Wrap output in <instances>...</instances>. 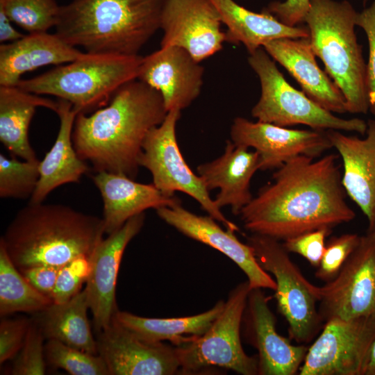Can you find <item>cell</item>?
<instances>
[{
  "mask_svg": "<svg viewBox=\"0 0 375 375\" xmlns=\"http://www.w3.org/2000/svg\"><path fill=\"white\" fill-rule=\"evenodd\" d=\"M144 212L128 219L97 245L90 258V273L84 289L96 330L101 331L112 322L118 311L116 283L124 252L141 231Z\"/></svg>",
  "mask_w": 375,
  "mask_h": 375,
  "instance_id": "obj_17",
  "label": "cell"
},
{
  "mask_svg": "<svg viewBox=\"0 0 375 375\" xmlns=\"http://www.w3.org/2000/svg\"><path fill=\"white\" fill-rule=\"evenodd\" d=\"M38 107L56 112L58 101L42 97L18 86L0 85V141L12 155L22 160H39L28 135Z\"/></svg>",
  "mask_w": 375,
  "mask_h": 375,
  "instance_id": "obj_27",
  "label": "cell"
},
{
  "mask_svg": "<svg viewBox=\"0 0 375 375\" xmlns=\"http://www.w3.org/2000/svg\"><path fill=\"white\" fill-rule=\"evenodd\" d=\"M318 310L324 323L375 315V233L368 231L338 276L319 287Z\"/></svg>",
  "mask_w": 375,
  "mask_h": 375,
  "instance_id": "obj_12",
  "label": "cell"
},
{
  "mask_svg": "<svg viewBox=\"0 0 375 375\" xmlns=\"http://www.w3.org/2000/svg\"><path fill=\"white\" fill-rule=\"evenodd\" d=\"M31 320L25 318L3 319L0 322V363L17 356L21 349Z\"/></svg>",
  "mask_w": 375,
  "mask_h": 375,
  "instance_id": "obj_39",
  "label": "cell"
},
{
  "mask_svg": "<svg viewBox=\"0 0 375 375\" xmlns=\"http://www.w3.org/2000/svg\"><path fill=\"white\" fill-rule=\"evenodd\" d=\"M59 268L38 265L19 269V272L35 290L52 300Z\"/></svg>",
  "mask_w": 375,
  "mask_h": 375,
  "instance_id": "obj_41",
  "label": "cell"
},
{
  "mask_svg": "<svg viewBox=\"0 0 375 375\" xmlns=\"http://www.w3.org/2000/svg\"><path fill=\"white\" fill-rule=\"evenodd\" d=\"M37 160H19L0 153V197L26 199L32 197L40 177Z\"/></svg>",
  "mask_w": 375,
  "mask_h": 375,
  "instance_id": "obj_32",
  "label": "cell"
},
{
  "mask_svg": "<svg viewBox=\"0 0 375 375\" xmlns=\"http://www.w3.org/2000/svg\"><path fill=\"white\" fill-rule=\"evenodd\" d=\"M262 47L290 73L311 100L333 113L347 112L342 92L318 66L308 38H279Z\"/></svg>",
  "mask_w": 375,
  "mask_h": 375,
  "instance_id": "obj_21",
  "label": "cell"
},
{
  "mask_svg": "<svg viewBox=\"0 0 375 375\" xmlns=\"http://www.w3.org/2000/svg\"><path fill=\"white\" fill-rule=\"evenodd\" d=\"M60 10L56 0H0V10L28 33L55 27Z\"/></svg>",
  "mask_w": 375,
  "mask_h": 375,
  "instance_id": "obj_31",
  "label": "cell"
},
{
  "mask_svg": "<svg viewBox=\"0 0 375 375\" xmlns=\"http://www.w3.org/2000/svg\"><path fill=\"white\" fill-rule=\"evenodd\" d=\"M105 233L102 218L59 203H29L15 215L1 237L17 269L60 267L90 257Z\"/></svg>",
  "mask_w": 375,
  "mask_h": 375,
  "instance_id": "obj_3",
  "label": "cell"
},
{
  "mask_svg": "<svg viewBox=\"0 0 375 375\" xmlns=\"http://www.w3.org/2000/svg\"><path fill=\"white\" fill-rule=\"evenodd\" d=\"M361 375H375V338L368 351Z\"/></svg>",
  "mask_w": 375,
  "mask_h": 375,
  "instance_id": "obj_43",
  "label": "cell"
},
{
  "mask_svg": "<svg viewBox=\"0 0 375 375\" xmlns=\"http://www.w3.org/2000/svg\"><path fill=\"white\" fill-rule=\"evenodd\" d=\"M204 68L181 47H161L143 57L138 79L158 91L167 112L188 107L199 95Z\"/></svg>",
  "mask_w": 375,
  "mask_h": 375,
  "instance_id": "obj_19",
  "label": "cell"
},
{
  "mask_svg": "<svg viewBox=\"0 0 375 375\" xmlns=\"http://www.w3.org/2000/svg\"><path fill=\"white\" fill-rule=\"evenodd\" d=\"M310 8V0H285L272 1L263 12L269 13L289 26H297L304 22Z\"/></svg>",
  "mask_w": 375,
  "mask_h": 375,
  "instance_id": "obj_40",
  "label": "cell"
},
{
  "mask_svg": "<svg viewBox=\"0 0 375 375\" xmlns=\"http://www.w3.org/2000/svg\"><path fill=\"white\" fill-rule=\"evenodd\" d=\"M158 216L185 236L205 244L226 256L245 274L251 289L275 291L273 277L258 262L253 248L242 243L235 231L224 230L211 216L197 215L181 203L156 210Z\"/></svg>",
  "mask_w": 375,
  "mask_h": 375,
  "instance_id": "obj_18",
  "label": "cell"
},
{
  "mask_svg": "<svg viewBox=\"0 0 375 375\" xmlns=\"http://www.w3.org/2000/svg\"><path fill=\"white\" fill-rule=\"evenodd\" d=\"M222 24L212 0H165L160 46L181 47L201 62L222 49L226 42Z\"/></svg>",
  "mask_w": 375,
  "mask_h": 375,
  "instance_id": "obj_14",
  "label": "cell"
},
{
  "mask_svg": "<svg viewBox=\"0 0 375 375\" xmlns=\"http://www.w3.org/2000/svg\"><path fill=\"white\" fill-rule=\"evenodd\" d=\"M165 0H72L60 6L56 33L86 53L138 55L160 27Z\"/></svg>",
  "mask_w": 375,
  "mask_h": 375,
  "instance_id": "obj_4",
  "label": "cell"
},
{
  "mask_svg": "<svg viewBox=\"0 0 375 375\" xmlns=\"http://www.w3.org/2000/svg\"><path fill=\"white\" fill-rule=\"evenodd\" d=\"M357 14L346 0H310L304 22L312 49L342 92L347 112L367 114V64L355 31Z\"/></svg>",
  "mask_w": 375,
  "mask_h": 375,
  "instance_id": "obj_5",
  "label": "cell"
},
{
  "mask_svg": "<svg viewBox=\"0 0 375 375\" xmlns=\"http://www.w3.org/2000/svg\"><path fill=\"white\" fill-rule=\"evenodd\" d=\"M260 169L258 153L228 140L221 156L197 166V172L210 192L219 191L215 200L222 209L229 206L235 215L250 203L251 178Z\"/></svg>",
  "mask_w": 375,
  "mask_h": 375,
  "instance_id": "obj_23",
  "label": "cell"
},
{
  "mask_svg": "<svg viewBox=\"0 0 375 375\" xmlns=\"http://www.w3.org/2000/svg\"><path fill=\"white\" fill-rule=\"evenodd\" d=\"M314 159L298 156L276 169L273 182L240 212L245 229L284 241L356 217L345 199L338 156Z\"/></svg>",
  "mask_w": 375,
  "mask_h": 375,
  "instance_id": "obj_1",
  "label": "cell"
},
{
  "mask_svg": "<svg viewBox=\"0 0 375 375\" xmlns=\"http://www.w3.org/2000/svg\"><path fill=\"white\" fill-rule=\"evenodd\" d=\"M225 301L220 300L210 310L192 316L149 318L118 310L115 320L138 338L151 342H170L178 346L205 333L221 313Z\"/></svg>",
  "mask_w": 375,
  "mask_h": 375,
  "instance_id": "obj_28",
  "label": "cell"
},
{
  "mask_svg": "<svg viewBox=\"0 0 375 375\" xmlns=\"http://www.w3.org/2000/svg\"><path fill=\"white\" fill-rule=\"evenodd\" d=\"M56 112L60 119L56 139L40 161V177L29 203L43 202L56 188L78 183L89 171L85 161L77 154L72 140L75 119L78 112L69 102L58 99Z\"/></svg>",
  "mask_w": 375,
  "mask_h": 375,
  "instance_id": "obj_25",
  "label": "cell"
},
{
  "mask_svg": "<svg viewBox=\"0 0 375 375\" xmlns=\"http://www.w3.org/2000/svg\"><path fill=\"white\" fill-rule=\"evenodd\" d=\"M45 338L35 320L31 321L24 344L14 358L12 375H43L47 362L44 354Z\"/></svg>",
  "mask_w": 375,
  "mask_h": 375,
  "instance_id": "obj_34",
  "label": "cell"
},
{
  "mask_svg": "<svg viewBox=\"0 0 375 375\" xmlns=\"http://www.w3.org/2000/svg\"><path fill=\"white\" fill-rule=\"evenodd\" d=\"M375 338V315L326 321L308 348L300 375H361Z\"/></svg>",
  "mask_w": 375,
  "mask_h": 375,
  "instance_id": "obj_11",
  "label": "cell"
},
{
  "mask_svg": "<svg viewBox=\"0 0 375 375\" xmlns=\"http://www.w3.org/2000/svg\"><path fill=\"white\" fill-rule=\"evenodd\" d=\"M223 24L227 27L226 42L240 44L251 53L270 41L279 38H307V26H289L274 15L252 12L234 0H212Z\"/></svg>",
  "mask_w": 375,
  "mask_h": 375,
  "instance_id": "obj_26",
  "label": "cell"
},
{
  "mask_svg": "<svg viewBox=\"0 0 375 375\" xmlns=\"http://www.w3.org/2000/svg\"><path fill=\"white\" fill-rule=\"evenodd\" d=\"M84 54L56 33H34L0 45V85L17 86L21 76L40 67L60 65Z\"/></svg>",
  "mask_w": 375,
  "mask_h": 375,
  "instance_id": "obj_24",
  "label": "cell"
},
{
  "mask_svg": "<svg viewBox=\"0 0 375 375\" xmlns=\"http://www.w3.org/2000/svg\"><path fill=\"white\" fill-rule=\"evenodd\" d=\"M373 231H374V233H375V229H374V230Z\"/></svg>",
  "mask_w": 375,
  "mask_h": 375,
  "instance_id": "obj_44",
  "label": "cell"
},
{
  "mask_svg": "<svg viewBox=\"0 0 375 375\" xmlns=\"http://www.w3.org/2000/svg\"><path fill=\"white\" fill-rule=\"evenodd\" d=\"M89 306L85 290L62 303H52L38 312L39 324L47 340H56L82 351L98 354L88 317Z\"/></svg>",
  "mask_w": 375,
  "mask_h": 375,
  "instance_id": "obj_29",
  "label": "cell"
},
{
  "mask_svg": "<svg viewBox=\"0 0 375 375\" xmlns=\"http://www.w3.org/2000/svg\"><path fill=\"white\" fill-rule=\"evenodd\" d=\"M140 55L92 54L28 79L17 86L31 93L58 97L72 103L78 113L88 114L106 106L124 85L138 79Z\"/></svg>",
  "mask_w": 375,
  "mask_h": 375,
  "instance_id": "obj_6",
  "label": "cell"
},
{
  "mask_svg": "<svg viewBox=\"0 0 375 375\" xmlns=\"http://www.w3.org/2000/svg\"><path fill=\"white\" fill-rule=\"evenodd\" d=\"M242 328L245 340L257 352L259 375H294L308 351L304 344H292L276 331V318L262 289H251Z\"/></svg>",
  "mask_w": 375,
  "mask_h": 375,
  "instance_id": "obj_15",
  "label": "cell"
},
{
  "mask_svg": "<svg viewBox=\"0 0 375 375\" xmlns=\"http://www.w3.org/2000/svg\"><path fill=\"white\" fill-rule=\"evenodd\" d=\"M248 62L261 86L259 100L251 110L252 117L258 121L282 127L303 124L315 130L366 134L365 120L338 117L290 85L263 47L250 53Z\"/></svg>",
  "mask_w": 375,
  "mask_h": 375,
  "instance_id": "obj_7",
  "label": "cell"
},
{
  "mask_svg": "<svg viewBox=\"0 0 375 375\" xmlns=\"http://www.w3.org/2000/svg\"><path fill=\"white\" fill-rule=\"evenodd\" d=\"M90 273V258L77 257L59 268L52 297L55 303H65L81 292Z\"/></svg>",
  "mask_w": 375,
  "mask_h": 375,
  "instance_id": "obj_36",
  "label": "cell"
},
{
  "mask_svg": "<svg viewBox=\"0 0 375 375\" xmlns=\"http://www.w3.org/2000/svg\"><path fill=\"white\" fill-rule=\"evenodd\" d=\"M47 364L72 375H110L107 365L99 354H92L56 340L44 344Z\"/></svg>",
  "mask_w": 375,
  "mask_h": 375,
  "instance_id": "obj_33",
  "label": "cell"
},
{
  "mask_svg": "<svg viewBox=\"0 0 375 375\" xmlns=\"http://www.w3.org/2000/svg\"><path fill=\"white\" fill-rule=\"evenodd\" d=\"M12 22L0 10V42L1 44L16 41L24 36L12 25Z\"/></svg>",
  "mask_w": 375,
  "mask_h": 375,
  "instance_id": "obj_42",
  "label": "cell"
},
{
  "mask_svg": "<svg viewBox=\"0 0 375 375\" xmlns=\"http://www.w3.org/2000/svg\"><path fill=\"white\" fill-rule=\"evenodd\" d=\"M181 112L169 111L164 121L149 132L143 144L140 167L150 172L152 183L165 195L174 197L176 192H183L195 199L226 229L238 231L239 227L222 213L201 177L190 168L180 151L176 127Z\"/></svg>",
  "mask_w": 375,
  "mask_h": 375,
  "instance_id": "obj_10",
  "label": "cell"
},
{
  "mask_svg": "<svg viewBox=\"0 0 375 375\" xmlns=\"http://www.w3.org/2000/svg\"><path fill=\"white\" fill-rule=\"evenodd\" d=\"M92 179L102 198V219L108 235L146 210L181 203L178 197L165 195L153 183H138L122 174L99 172Z\"/></svg>",
  "mask_w": 375,
  "mask_h": 375,
  "instance_id": "obj_22",
  "label": "cell"
},
{
  "mask_svg": "<svg viewBox=\"0 0 375 375\" xmlns=\"http://www.w3.org/2000/svg\"><path fill=\"white\" fill-rule=\"evenodd\" d=\"M356 24L366 34L369 44V58L366 67V87L369 111L375 117V1L358 12Z\"/></svg>",
  "mask_w": 375,
  "mask_h": 375,
  "instance_id": "obj_38",
  "label": "cell"
},
{
  "mask_svg": "<svg viewBox=\"0 0 375 375\" xmlns=\"http://www.w3.org/2000/svg\"><path fill=\"white\" fill-rule=\"evenodd\" d=\"M331 232V228H322L288 238L282 244L288 253L301 256L317 268L324 252L325 239Z\"/></svg>",
  "mask_w": 375,
  "mask_h": 375,
  "instance_id": "obj_37",
  "label": "cell"
},
{
  "mask_svg": "<svg viewBox=\"0 0 375 375\" xmlns=\"http://www.w3.org/2000/svg\"><path fill=\"white\" fill-rule=\"evenodd\" d=\"M250 290L247 281L239 283L230 292L222 311L205 333L174 346L182 372L192 374L209 367H219L242 375L258 374L257 355L245 353L240 338Z\"/></svg>",
  "mask_w": 375,
  "mask_h": 375,
  "instance_id": "obj_9",
  "label": "cell"
},
{
  "mask_svg": "<svg viewBox=\"0 0 375 375\" xmlns=\"http://www.w3.org/2000/svg\"><path fill=\"white\" fill-rule=\"evenodd\" d=\"M360 237L356 233H345L331 238L326 244L315 277L325 283L334 279L358 245Z\"/></svg>",
  "mask_w": 375,
  "mask_h": 375,
  "instance_id": "obj_35",
  "label": "cell"
},
{
  "mask_svg": "<svg viewBox=\"0 0 375 375\" xmlns=\"http://www.w3.org/2000/svg\"><path fill=\"white\" fill-rule=\"evenodd\" d=\"M230 135L236 145L255 149L261 171L278 169L298 156L315 158L333 148L327 131L290 129L241 117L233 120Z\"/></svg>",
  "mask_w": 375,
  "mask_h": 375,
  "instance_id": "obj_13",
  "label": "cell"
},
{
  "mask_svg": "<svg viewBox=\"0 0 375 375\" xmlns=\"http://www.w3.org/2000/svg\"><path fill=\"white\" fill-rule=\"evenodd\" d=\"M247 243L253 248L262 268L274 277V297L288 324L290 338L299 344L308 343L324 326L317 306L319 286L304 277L281 241L251 233L247 237Z\"/></svg>",
  "mask_w": 375,
  "mask_h": 375,
  "instance_id": "obj_8",
  "label": "cell"
},
{
  "mask_svg": "<svg viewBox=\"0 0 375 375\" xmlns=\"http://www.w3.org/2000/svg\"><path fill=\"white\" fill-rule=\"evenodd\" d=\"M367 123L365 138L337 130H327V134L342 160L344 191L363 212L367 231H372L375 229V119Z\"/></svg>",
  "mask_w": 375,
  "mask_h": 375,
  "instance_id": "obj_20",
  "label": "cell"
},
{
  "mask_svg": "<svg viewBox=\"0 0 375 375\" xmlns=\"http://www.w3.org/2000/svg\"><path fill=\"white\" fill-rule=\"evenodd\" d=\"M53 303L35 290L13 264L0 243V315L38 313Z\"/></svg>",
  "mask_w": 375,
  "mask_h": 375,
  "instance_id": "obj_30",
  "label": "cell"
},
{
  "mask_svg": "<svg viewBox=\"0 0 375 375\" xmlns=\"http://www.w3.org/2000/svg\"><path fill=\"white\" fill-rule=\"evenodd\" d=\"M167 112L158 91L133 80L120 88L106 106L90 115H76L74 147L96 172L122 174L135 179L144 140Z\"/></svg>",
  "mask_w": 375,
  "mask_h": 375,
  "instance_id": "obj_2",
  "label": "cell"
},
{
  "mask_svg": "<svg viewBox=\"0 0 375 375\" xmlns=\"http://www.w3.org/2000/svg\"><path fill=\"white\" fill-rule=\"evenodd\" d=\"M97 353L110 375H173L181 372L174 345L144 340L118 324L99 331Z\"/></svg>",
  "mask_w": 375,
  "mask_h": 375,
  "instance_id": "obj_16",
  "label": "cell"
}]
</instances>
